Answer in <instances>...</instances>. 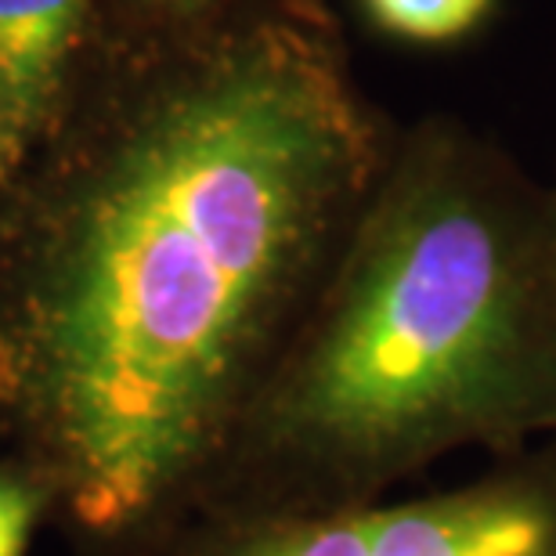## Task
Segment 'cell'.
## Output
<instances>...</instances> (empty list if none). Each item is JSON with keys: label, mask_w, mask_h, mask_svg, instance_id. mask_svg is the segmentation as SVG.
<instances>
[{"label": "cell", "mask_w": 556, "mask_h": 556, "mask_svg": "<svg viewBox=\"0 0 556 556\" xmlns=\"http://www.w3.org/2000/svg\"><path fill=\"white\" fill-rule=\"evenodd\" d=\"M365 181L337 73L289 29L149 76L0 199V444L76 556H163Z\"/></svg>", "instance_id": "obj_1"}, {"label": "cell", "mask_w": 556, "mask_h": 556, "mask_svg": "<svg viewBox=\"0 0 556 556\" xmlns=\"http://www.w3.org/2000/svg\"><path fill=\"white\" fill-rule=\"evenodd\" d=\"M535 293L495 203L448 177L402 185L278 354L195 517L372 503L455 448L556 427Z\"/></svg>", "instance_id": "obj_2"}, {"label": "cell", "mask_w": 556, "mask_h": 556, "mask_svg": "<svg viewBox=\"0 0 556 556\" xmlns=\"http://www.w3.org/2000/svg\"><path fill=\"white\" fill-rule=\"evenodd\" d=\"M163 556H556L549 466L304 514L195 517Z\"/></svg>", "instance_id": "obj_3"}, {"label": "cell", "mask_w": 556, "mask_h": 556, "mask_svg": "<svg viewBox=\"0 0 556 556\" xmlns=\"http://www.w3.org/2000/svg\"><path fill=\"white\" fill-rule=\"evenodd\" d=\"M87 0H0V91L29 141L51 124Z\"/></svg>", "instance_id": "obj_4"}, {"label": "cell", "mask_w": 556, "mask_h": 556, "mask_svg": "<svg viewBox=\"0 0 556 556\" xmlns=\"http://www.w3.org/2000/svg\"><path fill=\"white\" fill-rule=\"evenodd\" d=\"M54 520V492L26 459L0 455V556H29L33 539Z\"/></svg>", "instance_id": "obj_5"}, {"label": "cell", "mask_w": 556, "mask_h": 556, "mask_svg": "<svg viewBox=\"0 0 556 556\" xmlns=\"http://www.w3.org/2000/svg\"><path fill=\"white\" fill-rule=\"evenodd\" d=\"M383 29L408 40H452L473 29L492 0H365Z\"/></svg>", "instance_id": "obj_6"}, {"label": "cell", "mask_w": 556, "mask_h": 556, "mask_svg": "<svg viewBox=\"0 0 556 556\" xmlns=\"http://www.w3.org/2000/svg\"><path fill=\"white\" fill-rule=\"evenodd\" d=\"M26 152L29 138L22 135V127L15 124V116H11L4 102V91H0V199H4V192L22 174V166H26Z\"/></svg>", "instance_id": "obj_7"}]
</instances>
